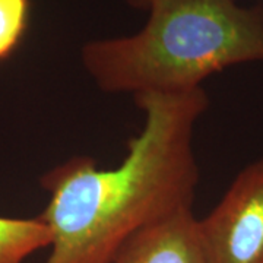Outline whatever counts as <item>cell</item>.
<instances>
[{
	"label": "cell",
	"instance_id": "obj_1",
	"mask_svg": "<svg viewBox=\"0 0 263 263\" xmlns=\"http://www.w3.org/2000/svg\"><path fill=\"white\" fill-rule=\"evenodd\" d=\"M133 100L143 126L117 167L75 155L41 176L50 199L37 218L51 234L44 263H114L139 230L193 208L199 183L193 133L209 105L205 89Z\"/></svg>",
	"mask_w": 263,
	"mask_h": 263
},
{
	"label": "cell",
	"instance_id": "obj_2",
	"mask_svg": "<svg viewBox=\"0 0 263 263\" xmlns=\"http://www.w3.org/2000/svg\"><path fill=\"white\" fill-rule=\"evenodd\" d=\"M138 32L98 38L81 62L107 94H180L227 67L263 62V9L237 0H151Z\"/></svg>",
	"mask_w": 263,
	"mask_h": 263
},
{
	"label": "cell",
	"instance_id": "obj_3",
	"mask_svg": "<svg viewBox=\"0 0 263 263\" xmlns=\"http://www.w3.org/2000/svg\"><path fill=\"white\" fill-rule=\"evenodd\" d=\"M197 233L208 263H263V158L235 176Z\"/></svg>",
	"mask_w": 263,
	"mask_h": 263
},
{
	"label": "cell",
	"instance_id": "obj_4",
	"mask_svg": "<svg viewBox=\"0 0 263 263\" xmlns=\"http://www.w3.org/2000/svg\"><path fill=\"white\" fill-rule=\"evenodd\" d=\"M114 263H208L193 209H183L139 230Z\"/></svg>",
	"mask_w": 263,
	"mask_h": 263
},
{
	"label": "cell",
	"instance_id": "obj_5",
	"mask_svg": "<svg viewBox=\"0 0 263 263\" xmlns=\"http://www.w3.org/2000/svg\"><path fill=\"white\" fill-rule=\"evenodd\" d=\"M51 234L40 218L0 216V263H24L40 249L50 247Z\"/></svg>",
	"mask_w": 263,
	"mask_h": 263
},
{
	"label": "cell",
	"instance_id": "obj_6",
	"mask_svg": "<svg viewBox=\"0 0 263 263\" xmlns=\"http://www.w3.org/2000/svg\"><path fill=\"white\" fill-rule=\"evenodd\" d=\"M31 0H0V62L10 57L25 37Z\"/></svg>",
	"mask_w": 263,
	"mask_h": 263
},
{
	"label": "cell",
	"instance_id": "obj_7",
	"mask_svg": "<svg viewBox=\"0 0 263 263\" xmlns=\"http://www.w3.org/2000/svg\"><path fill=\"white\" fill-rule=\"evenodd\" d=\"M129 6L135 8V9H145L148 8L151 0H124Z\"/></svg>",
	"mask_w": 263,
	"mask_h": 263
}]
</instances>
